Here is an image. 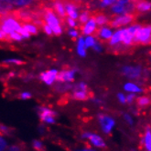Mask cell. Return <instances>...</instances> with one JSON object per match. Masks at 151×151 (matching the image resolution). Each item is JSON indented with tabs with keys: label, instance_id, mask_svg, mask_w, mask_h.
<instances>
[{
	"label": "cell",
	"instance_id": "2e32d148",
	"mask_svg": "<svg viewBox=\"0 0 151 151\" xmlns=\"http://www.w3.org/2000/svg\"><path fill=\"white\" fill-rule=\"evenodd\" d=\"M93 96L92 92L88 90H74L72 93V98L76 100H87Z\"/></svg>",
	"mask_w": 151,
	"mask_h": 151
},
{
	"label": "cell",
	"instance_id": "ac0fdd59",
	"mask_svg": "<svg viewBox=\"0 0 151 151\" xmlns=\"http://www.w3.org/2000/svg\"><path fill=\"white\" fill-rule=\"evenodd\" d=\"M86 46H85V38L82 37H79L77 40V53L82 58L86 57Z\"/></svg>",
	"mask_w": 151,
	"mask_h": 151
},
{
	"label": "cell",
	"instance_id": "60d3db41",
	"mask_svg": "<svg viewBox=\"0 0 151 151\" xmlns=\"http://www.w3.org/2000/svg\"><path fill=\"white\" fill-rule=\"evenodd\" d=\"M125 119L126 120V122H127V123H129L130 125H132V124H133V120H132L131 116H129V115H125Z\"/></svg>",
	"mask_w": 151,
	"mask_h": 151
},
{
	"label": "cell",
	"instance_id": "d4e9b609",
	"mask_svg": "<svg viewBox=\"0 0 151 151\" xmlns=\"http://www.w3.org/2000/svg\"><path fill=\"white\" fill-rule=\"evenodd\" d=\"M136 103L139 106H146L151 103V98L149 96H140V98L136 99Z\"/></svg>",
	"mask_w": 151,
	"mask_h": 151
},
{
	"label": "cell",
	"instance_id": "8992f818",
	"mask_svg": "<svg viewBox=\"0 0 151 151\" xmlns=\"http://www.w3.org/2000/svg\"><path fill=\"white\" fill-rule=\"evenodd\" d=\"M122 73L123 75H125L126 78H138L142 74V68L136 66V67H132V66H125L122 68Z\"/></svg>",
	"mask_w": 151,
	"mask_h": 151
},
{
	"label": "cell",
	"instance_id": "6da1fadb",
	"mask_svg": "<svg viewBox=\"0 0 151 151\" xmlns=\"http://www.w3.org/2000/svg\"><path fill=\"white\" fill-rule=\"evenodd\" d=\"M43 16H44V21L51 27L53 34L55 36H61L62 34L61 22L55 13L50 8H45Z\"/></svg>",
	"mask_w": 151,
	"mask_h": 151
},
{
	"label": "cell",
	"instance_id": "7a4b0ae2",
	"mask_svg": "<svg viewBox=\"0 0 151 151\" xmlns=\"http://www.w3.org/2000/svg\"><path fill=\"white\" fill-rule=\"evenodd\" d=\"M151 45V25L141 27L133 40V46Z\"/></svg>",
	"mask_w": 151,
	"mask_h": 151
},
{
	"label": "cell",
	"instance_id": "484cf974",
	"mask_svg": "<svg viewBox=\"0 0 151 151\" xmlns=\"http://www.w3.org/2000/svg\"><path fill=\"white\" fill-rule=\"evenodd\" d=\"M96 43V39L94 37V36H87L85 37V46L86 48H89V47H93L94 45Z\"/></svg>",
	"mask_w": 151,
	"mask_h": 151
},
{
	"label": "cell",
	"instance_id": "d6a6232c",
	"mask_svg": "<svg viewBox=\"0 0 151 151\" xmlns=\"http://www.w3.org/2000/svg\"><path fill=\"white\" fill-rule=\"evenodd\" d=\"M74 90H88V87L84 82H80L74 87Z\"/></svg>",
	"mask_w": 151,
	"mask_h": 151
},
{
	"label": "cell",
	"instance_id": "52a82bcc",
	"mask_svg": "<svg viewBox=\"0 0 151 151\" xmlns=\"http://www.w3.org/2000/svg\"><path fill=\"white\" fill-rule=\"evenodd\" d=\"M81 29L83 36H93V34L95 35L97 31V23L94 17L93 16L87 23L81 26Z\"/></svg>",
	"mask_w": 151,
	"mask_h": 151
},
{
	"label": "cell",
	"instance_id": "4fadbf2b",
	"mask_svg": "<svg viewBox=\"0 0 151 151\" xmlns=\"http://www.w3.org/2000/svg\"><path fill=\"white\" fill-rule=\"evenodd\" d=\"M52 6L55 10V12L58 14V16L61 18H66L67 13H66V9H65V6H64L62 0H54Z\"/></svg>",
	"mask_w": 151,
	"mask_h": 151
},
{
	"label": "cell",
	"instance_id": "7bdbcfd3",
	"mask_svg": "<svg viewBox=\"0 0 151 151\" xmlns=\"http://www.w3.org/2000/svg\"><path fill=\"white\" fill-rule=\"evenodd\" d=\"M80 151H93V150H80Z\"/></svg>",
	"mask_w": 151,
	"mask_h": 151
},
{
	"label": "cell",
	"instance_id": "8fae6325",
	"mask_svg": "<svg viewBox=\"0 0 151 151\" xmlns=\"http://www.w3.org/2000/svg\"><path fill=\"white\" fill-rule=\"evenodd\" d=\"M82 137L88 139L93 146H95L97 147H101V148L105 147V143L104 141V139L101 137H99L98 135L93 134L90 132H85L82 134Z\"/></svg>",
	"mask_w": 151,
	"mask_h": 151
},
{
	"label": "cell",
	"instance_id": "1f68e13d",
	"mask_svg": "<svg viewBox=\"0 0 151 151\" xmlns=\"http://www.w3.org/2000/svg\"><path fill=\"white\" fill-rule=\"evenodd\" d=\"M65 21H66V23L69 25V27H70L71 28H75V27H77L76 20L73 19V18H71V17H67L65 18Z\"/></svg>",
	"mask_w": 151,
	"mask_h": 151
},
{
	"label": "cell",
	"instance_id": "d590c367",
	"mask_svg": "<svg viewBox=\"0 0 151 151\" xmlns=\"http://www.w3.org/2000/svg\"><path fill=\"white\" fill-rule=\"evenodd\" d=\"M8 151H23V147L21 146H18V145H16V146H12L10 147Z\"/></svg>",
	"mask_w": 151,
	"mask_h": 151
},
{
	"label": "cell",
	"instance_id": "e0dca14e",
	"mask_svg": "<svg viewBox=\"0 0 151 151\" xmlns=\"http://www.w3.org/2000/svg\"><path fill=\"white\" fill-rule=\"evenodd\" d=\"M133 40H134V36H132L129 33L127 27L123 28V40H122L123 45L125 46L126 47H131L133 46Z\"/></svg>",
	"mask_w": 151,
	"mask_h": 151
},
{
	"label": "cell",
	"instance_id": "4dcf8cb0",
	"mask_svg": "<svg viewBox=\"0 0 151 151\" xmlns=\"http://www.w3.org/2000/svg\"><path fill=\"white\" fill-rule=\"evenodd\" d=\"M42 28H43V31H44L48 36L54 35V34H53V31H52L51 27L45 22V21H44V23H43V25H42Z\"/></svg>",
	"mask_w": 151,
	"mask_h": 151
},
{
	"label": "cell",
	"instance_id": "7c38bea8",
	"mask_svg": "<svg viewBox=\"0 0 151 151\" xmlns=\"http://www.w3.org/2000/svg\"><path fill=\"white\" fill-rule=\"evenodd\" d=\"M75 77V70L68 69V70H62L59 72L57 76V81L64 83V82H72Z\"/></svg>",
	"mask_w": 151,
	"mask_h": 151
},
{
	"label": "cell",
	"instance_id": "f1b7e54d",
	"mask_svg": "<svg viewBox=\"0 0 151 151\" xmlns=\"http://www.w3.org/2000/svg\"><path fill=\"white\" fill-rule=\"evenodd\" d=\"M3 63L4 64H7V65H8V64H10V65H11V64H15V65H18V66H19V65L25 64L24 61L20 60V59H17V58H8V59L4 60Z\"/></svg>",
	"mask_w": 151,
	"mask_h": 151
},
{
	"label": "cell",
	"instance_id": "f35d334b",
	"mask_svg": "<svg viewBox=\"0 0 151 151\" xmlns=\"http://www.w3.org/2000/svg\"><path fill=\"white\" fill-rule=\"evenodd\" d=\"M20 98L22 99H28L31 98V94L29 92H23L20 94Z\"/></svg>",
	"mask_w": 151,
	"mask_h": 151
},
{
	"label": "cell",
	"instance_id": "83f0119b",
	"mask_svg": "<svg viewBox=\"0 0 151 151\" xmlns=\"http://www.w3.org/2000/svg\"><path fill=\"white\" fill-rule=\"evenodd\" d=\"M8 38L11 39V40H14V41H18V42H20L21 40L23 39V37L21 36L18 32H16V31H13L11 34L8 36Z\"/></svg>",
	"mask_w": 151,
	"mask_h": 151
},
{
	"label": "cell",
	"instance_id": "836d02e7",
	"mask_svg": "<svg viewBox=\"0 0 151 151\" xmlns=\"http://www.w3.org/2000/svg\"><path fill=\"white\" fill-rule=\"evenodd\" d=\"M68 34H69V36H70L71 38H73V39L78 38V37H79V32H78L76 29H74V28H71V29L68 31Z\"/></svg>",
	"mask_w": 151,
	"mask_h": 151
},
{
	"label": "cell",
	"instance_id": "cb8c5ba5",
	"mask_svg": "<svg viewBox=\"0 0 151 151\" xmlns=\"http://www.w3.org/2000/svg\"><path fill=\"white\" fill-rule=\"evenodd\" d=\"M144 144L147 151H151V131L149 129L146 131L144 137Z\"/></svg>",
	"mask_w": 151,
	"mask_h": 151
},
{
	"label": "cell",
	"instance_id": "9a60e30c",
	"mask_svg": "<svg viewBox=\"0 0 151 151\" xmlns=\"http://www.w3.org/2000/svg\"><path fill=\"white\" fill-rule=\"evenodd\" d=\"M151 10V2L147 0H137L136 2V11L139 13L148 12Z\"/></svg>",
	"mask_w": 151,
	"mask_h": 151
},
{
	"label": "cell",
	"instance_id": "74e56055",
	"mask_svg": "<svg viewBox=\"0 0 151 151\" xmlns=\"http://www.w3.org/2000/svg\"><path fill=\"white\" fill-rule=\"evenodd\" d=\"M117 98H118V99H119V101L121 102V103H123V104H125V102H127V100H126V96H125V95H123V94H121V93H119L117 95Z\"/></svg>",
	"mask_w": 151,
	"mask_h": 151
},
{
	"label": "cell",
	"instance_id": "d6986e66",
	"mask_svg": "<svg viewBox=\"0 0 151 151\" xmlns=\"http://www.w3.org/2000/svg\"><path fill=\"white\" fill-rule=\"evenodd\" d=\"M93 17L95 18L97 26H99V27H104L107 24H109V22H110L109 17L107 16H105L104 13H98Z\"/></svg>",
	"mask_w": 151,
	"mask_h": 151
},
{
	"label": "cell",
	"instance_id": "ffe728a7",
	"mask_svg": "<svg viewBox=\"0 0 151 151\" xmlns=\"http://www.w3.org/2000/svg\"><path fill=\"white\" fill-rule=\"evenodd\" d=\"M111 11L112 13L117 15V16H121L126 14V10H125V6L120 5V4H114L111 7Z\"/></svg>",
	"mask_w": 151,
	"mask_h": 151
},
{
	"label": "cell",
	"instance_id": "5b68a950",
	"mask_svg": "<svg viewBox=\"0 0 151 151\" xmlns=\"http://www.w3.org/2000/svg\"><path fill=\"white\" fill-rule=\"evenodd\" d=\"M98 119H99L100 126L102 127V130L105 134H109L112 131V129L115 124V120L111 116L104 115V114H100L98 116Z\"/></svg>",
	"mask_w": 151,
	"mask_h": 151
},
{
	"label": "cell",
	"instance_id": "b9f144b4",
	"mask_svg": "<svg viewBox=\"0 0 151 151\" xmlns=\"http://www.w3.org/2000/svg\"><path fill=\"white\" fill-rule=\"evenodd\" d=\"M6 147H7V143H6V141L4 140V138L1 137V151H4L5 148H6Z\"/></svg>",
	"mask_w": 151,
	"mask_h": 151
},
{
	"label": "cell",
	"instance_id": "ab89813d",
	"mask_svg": "<svg viewBox=\"0 0 151 151\" xmlns=\"http://www.w3.org/2000/svg\"><path fill=\"white\" fill-rule=\"evenodd\" d=\"M135 99H136V96H135V94H134V93L129 94V95L126 96V100H127V102H128V103H132Z\"/></svg>",
	"mask_w": 151,
	"mask_h": 151
},
{
	"label": "cell",
	"instance_id": "44dd1931",
	"mask_svg": "<svg viewBox=\"0 0 151 151\" xmlns=\"http://www.w3.org/2000/svg\"><path fill=\"white\" fill-rule=\"evenodd\" d=\"M124 89L127 92H131V93H140L142 92V88L138 87L137 85L131 83V82H128L126 84H125L124 86Z\"/></svg>",
	"mask_w": 151,
	"mask_h": 151
},
{
	"label": "cell",
	"instance_id": "8d00e7d4",
	"mask_svg": "<svg viewBox=\"0 0 151 151\" xmlns=\"http://www.w3.org/2000/svg\"><path fill=\"white\" fill-rule=\"evenodd\" d=\"M93 49H94V51H96V52H102V50H103V47H102V45L100 44L99 42H97V41H96L95 45H94V47H93Z\"/></svg>",
	"mask_w": 151,
	"mask_h": 151
},
{
	"label": "cell",
	"instance_id": "5bb4252c",
	"mask_svg": "<svg viewBox=\"0 0 151 151\" xmlns=\"http://www.w3.org/2000/svg\"><path fill=\"white\" fill-rule=\"evenodd\" d=\"M122 40H123V28H119L114 33L112 38L108 42V45L111 47H115L117 45H119V43H122Z\"/></svg>",
	"mask_w": 151,
	"mask_h": 151
},
{
	"label": "cell",
	"instance_id": "ba28073f",
	"mask_svg": "<svg viewBox=\"0 0 151 151\" xmlns=\"http://www.w3.org/2000/svg\"><path fill=\"white\" fill-rule=\"evenodd\" d=\"M64 6H65L66 9V13L67 16L73 18V19H79V16L80 14L78 13V3L75 2H71V1H66V0H62Z\"/></svg>",
	"mask_w": 151,
	"mask_h": 151
},
{
	"label": "cell",
	"instance_id": "30bf717a",
	"mask_svg": "<svg viewBox=\"0 0 151 151\" xmlns=\"http://www.w3.org/2000/svg\"><path fill=\"white\" fill-rule=\"evenodd\" d=\"M114 33L112 31V27H101L99 29H97L96 33H95V37H97L98 39H101L103 41H109L112 37H113Z\"/></svg>",
	"mask_w": 151,
	"mask_h": 151
},
{
	"label": "cell",
	"instance_id": "3957f363",
	"mask_svg": "<svg viewBox=\"0 0 151 151\" xmlns=\"http://www.w3.org/2000/svg\"><path fill=\"white\" fill-rule=\"evenodd\" d=\"M136 19L135 14H125L121 16H115L113 19L110 20L109 27L112 28H120L121 27L131 24Z\"/></svg>",
	"mask_w": 151,
	"mask_h": 151
},
{
	"label": "cell",
	"instance_id": "f546056e",
	"mask_svg": "<svg viewBox=\"0 0 151 151\" xmlns=\"http://www.w3.org/2000/svg\"><path fill=\"white\" fill-rule=\"evenodd\" d=\"M33 147L37 151H44V146H43L42 142L39 140H34L33 141Z\"/></svg>",
	"mask_w": 151,
	"mask_h": 151
},
{
	"label": "cell",
	"instance_id": "9c48e42d",
	"mask_svg": "<svg viewBox=\"0 0 151 151\" xmlns=\"http://www.w3.org/2000/svg\"><path fill=\"white\" fill-rule=\"evenodd\" d=\"M58 74H59V71L57 69H50V70H48L45 72H42L39 75V78L46 85L50 86V85H52L55 80H57Z\"/></svg>",
	"mask_w": 151,
	"mask_h": 151
},
{
	"label": "cell",
	"instance_id": "603a6c76",
	"mask_svg": "<svg viewBox=\"0 0 151 151\" xmlns=\"http://www.w3.org/2000/svg\"><path fill=\"white\" fill-rule=\"evenodd\" d=\"M92 17L93 16L91 15V13L89 11H82L80 14V16H79V22H80V24L84 25L85 23H87L88 21L91 19Z\"/></svg>",
	"mask_w": 151,
	"mask_h": 151
},
{
	"label": "cell",
	"instance_id": "e575fe53",
	"mask_svg": "<svg viewBox=\"0 0 151 151\" xmlns=\"http://www.w3.org/2000/svg\"><path fill=\"white\" fill-rule=\"evenodd\" d=\"M19 34L23 37V38H29V37H30V34L28 33V32L23 27H22V29L20 30Z\"/></svg>",
	"mask_w": 151,
	"mask_h": 151
},
{
	"label": "cell",
	"instance_id": "4316f807",
	"mask_svg": "<svg viewBox=\"0 0 151 151\" xmlns=\"http://www.w3.org/2000/svg\"><path fill=\"white\" fill-rule=\"evenodd\" d=\"M141 25H138V24H134V25H131L127 27V30L129 31V33H130L132 36H134V37H136V33L138 32V30L141 28Z\"/></svg>",
	"mask_w": 151,
	"mask_h": 151
},
{
	"label": "cell",
	"instance_id": "7402d4cb",
	"mask_svg": "<svg viewBox=\"0 0 151 151\" xmlns=\"http://www.w3.org/2000/svg\"><path fill=\"white\" fill-rule=\"evenodd\" d=\"M22 27L28 32L30 35H37L39 32V27L35 24H29V23H23Z\"/></svg>",
	"mask_w": 151,
	"mask_h": 151
},
{
	"label": "cell",
	"instance_id": "277c9868",
	"mask_svg": "<svg viewBox=\"0 0 151 151\" xmlns=\"http://www.w3.org/2000/svg\"><path fill=\"white\" fill-rule=\"evenodd\" d=\"M38 112H39V116L40 117L41 121L46 122L48 124H53L55 122L56 112H54L53 110L45 106H39Z\"/></svg>",
	"mask_w": 151,
	"mask_h": 151
}]
</instances>
